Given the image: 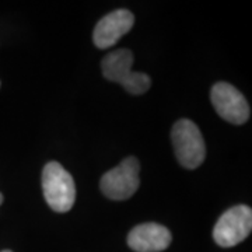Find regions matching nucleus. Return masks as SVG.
Returning a JSON list of instances; mask_svg holds the SVG:
<instances>
[{
	"mask_svg": "<svg viewBox=\"0 0 252 252\" xmlns=\"http://www.w3.org/2000/svg\"><path fill=\"white\" fill-rule=\"evenodd\" d=\"M210 99L217 114L227 122L243 125L248 121L250 105L234 86L224 81L216 83L210 91Z\"/></svg>",
	"mask_w": 252,
	"mask_h": 252,
	"instance_id": "423d86ee",
	"label": "nucleus"
},
{
	"mask_svg": "<svg viewBox=\"0 0 252 252\" xmlns=\"http://www.w3.org/2000/svg\"><path fill=\"white\" fill-rule=\"evenodd\" d=\"M171 139L177 160L182 167L195 170L205 161L206 146L195 122L189 119H180L172 126Z\"/></svg>",
	"mask_w": 252,
	"mask_h": 252,
	"instance_id": "7ed1b4c3",
	"label": "nucleus"
},
{
	"mask_svg": "<svg viewBox=\"0 0 252 252\" xmlns=\"http://www.w3.org/2000/svg\"><path fill=\"white\" fill-rule=\"evenodd\" d=\"M140 164L135 157H127L121 164L102 175L99 187L102 193L112 200H125L135 195L140 185Z\"/></svg>",
	"mask_w": 252,
	"mask_h": 252,
	"instance_id": "20e7f679",
	"label": "nucleus"
},
{
	"mask_svg": "<svg viewBox=\"0 0 252 252\" xmlns=\"http://www.w3.org/2000/svg\"><path fill=\"white\" fill-rule=\"evenodd\" d=\"M171 233L158 223L136 225L127 235V245L135 252H161L171 244Z\"/></svg>",
	"mask_w": 252,
	"mask_h": 252,
	"instance_id": "6e6552de",
	"label": "nucleus"
},
{
	"mask_svg": "<svg viewBox=\"0 0 252 252\" xmlns=\"http://www.w3.org/2000/svg\"><path fill=\"white\" fill-rule=\"evenodd\" d=\"M135 24V16L125 9H119L107 14L94 28L93 39L99 49H107L115 45L118 39L124 36Z\"/></svg>",
	"mask_w": 252,
	"mask_h": 252,
	"instance_id": "0eeeda50",
	"label": "nucleus"
},
{
	"mask_svg": "<svg viewBox=\"0 0 252 252\" xmlns=\"http://www.w3.org/2000/svg\"><path fill=\"white\" fill-rule=\"evenodd\" d=\"M1 203H3V195L0 193V205H1Z\"/></svg>",
	"mask_w": 252,
	"mask_h": 252,
	"instance_id": "1a4fd4ad",
	"label": "nucleus"
},
{
	"mask_svg": "<svg viewBox=\"0 0 252 252\" xmlns=\"http://www.w3.org/2000/svg\"><path fill=\"white\" fill-rule=\"evenodd\" d=\"M42 190L46 203L58 212H69L76 200V185L73 177L59 162L51 161L42 171Z\"/></svg>",
	"mask_w": 252,
	"mask_h": 252,
	"instance_id": "f03ea898",
	"label": "nucleus"
},
{
	"mask_svg": "<svg viewBox=\"0 0 252 252\" xmlns=\"http://www.w3.org/2000/svg\"><path fill=\"white\" fill-rule=\"evenodd\" d=\"M252 210L245 205L231 207L224 212L217 220L213 228V238L217 245L223 248H230L251 234Z\"/></svg>",
	"mask_w": 252,
	"mask_h": 252,
	"instance_id": "39448f33",
	"label": "nucleus"
},
{
	"mask_svg": "<svg viewBox=\"0 0 252 252\" xmlns=\"http://www.w3.org/2000/svg\"><path fill=\"white\" fill-rule=\"evenodd\" d=\"M1 252H11V251H9V250H6V251H1Z\"/></svg>",
	"mask_w": 252,
	"mask_h": 252,
	"instance_id": "9d476101",
	"label": "nucleus"
},
{
	"mask_svg": "<svg viewBox=\"0 0 252 252\" xmlns=\"http://www.w3.org/2000/svg\"><path fill=\"white\" fill-rule=\"evenodd\" d=\"M133 54L129 49H118L108 54L101 62V69L105 79L119 83L130 94H143L150 89L152 80L147 74L132 72Z\"/></svg>",
	"mask_w": 252,
	"mask_h": 252,
	"instance_id": "f257e3e1",
	"label": "nucleus"
}]
</instances>
